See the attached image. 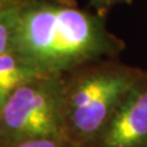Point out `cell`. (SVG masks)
Segmentation results:
<instances>
[{"label": "cell", "mask_w": 147, "mask_h": 147, "mask_svg": "<svg viewBox=\"0 0 147 147\" xmlns=\"http://www.w3.org/2000/svg\"><path fill=\"white\" fill-rule=\"evenodd\" d=\"M132 3L134 0H90V7L97 15L107 18L114 7L119 5H130Z\"/></svg>", "instance_id": "cell-8"}, {"label": "cell", "mask_w": 147, "mask_h": 147, "mask_svg": "<svg viewBox=\"0 0 147 147\" xmlns=\"http://www.w3.org/2000/svg\"><path fill=\"white\" fill-rule=\"evenodd\" d=\"M86 147H147V70L105 127Z\"/></svg>", "instance_id": "cell-4"}, {"label": "cell", "mask_w": 147, "mask_h": 147, "mask_svg": "<svg viewBox=\"0 0 147 147\" xmlns=\"http://www.w3.org/2000/svg\"><path fill=\"white\" fill-rule=\"evenodd\" d=\"M27 1H28V0H0V10L18 7V6L24 5Z\"/></svg>", "instance_id": "cell-9"}, {"label": "cell", "mask_w": 147, "mask_h": 147, "mask_svg": "<svg viewBox=\"0 0 147 147\" xmlns=\"http://www.w3.org/2000/svg\"><path fill=\"white\" fill-rule=\"evenodd\" d=\"M144 72L119 58L92 61L63 75V136L79 147L91 144Z\"/></svg>", "instance_id": "cell-2"}, {"label": "cell", "mask_w": 147, "mask_h": 147, "mask_svg": "<svg viewBox=\"0 0 147 147\" xmlns=\"http://www.w3.org/2000/svg\"><path fill=\"white\" fill-rule=\"evenodd\" d=\"M125 42L107 18L75 0H28L20 6L13 48L40 75L63 76L85 64L119 58Z\"/></svg>", "instance_id": "cell-1"}, {"label": "cell", "mask_w": 147, "mask_h": 147, "mask_svg": "<svg viewBox=\"0 0 147 147\" xmlns=\"http://www.w3.org/2000/svg\"><path fill=\"white\" fill-rule=\"evenodd\" d=\"M9 147H79L65 136H48L22 141Z\"/></svg>", "instance_id": "cell-7"}, {"label": "cell", "mask_w": 147, "mask_h": 147, "mask_svg": "<svg viewBox=\"0 0 147 147\" xmlns=\"http://www.w3.org/2000/svg\"><path fill=\"white\" fill-rule=\"evenodd\" d=\"M63 76L44 75L25 82L0 113V147L63 135Z\"/></svg>", "instance_id": "cell-3"}, {"label": "cell", "mask_w": 147, "mask_h": 147, "mask_svg": "<svg viewBox=\"0 0 147 147\" xmlns=\"http://www.w3.org/2000/svg\"><path fill=\"white\" fill-rule=\"evenodd\" d=\"M38 76L44 75L37 72L13 50L0 54V113L18 87Z\"/></svg>", "instance_id": "cell-5"}, {"label": "cell", "mask_w": 147, "mask_h": 147, "mask_svg": "<svg viewBox=\"0 0 147 147\" xmlns=\"http://www.w3.org/2000/svg\"><path fill=\"white\" fill-rule=\"evenodd\" d=\"M20 6L0 10V54L12 52Z\"/></svg>", "instance_id": "cell-6"}]
</instances>
